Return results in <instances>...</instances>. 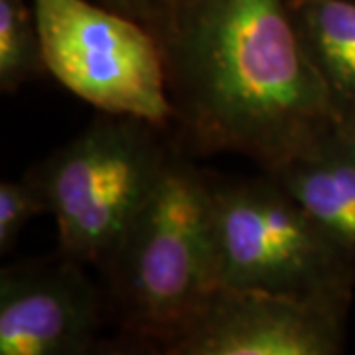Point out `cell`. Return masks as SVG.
<instances>
[{"label": "cell", "instance_id": "6", "mask_svg": "<svg viewBox=\"0 0 355 355\" xmlns=\"http://www.w3.org/2000/svg\"><path fill=\"white\" fill-rule=\"evenodd\" d=\"M62 253L0 272V355H87L101 336V288Z\"/></svg>", "mask_w": 355, "mask_h": 355}, {"label": "cell", "instance_id": "2", "mask_svg": "<svg viewBox=\"0 0 355 355\" xmlns=\"http://www.w3.org/2000/svg\"><path fill=\"white\" fill-rule=\"evenodd\" d=\"M114 328L166 347L180 342L221 292L211 227V174L176 142L150 200L99 268Z\"/></svg>", "mask_w": 355, "mask_h": 355}, {"label": "cell", "instance_id": "8", "mask_svg": "<svg viewBox=\"0 0 355 355\" xmlns=\"http://www.w3.org/2000/svg\"><path fill=\"white\" fill-rule=\"evenodd\" d=\"M272 176L355 261V135L334 127Z\"/></svg>", "mask_w": 355, "mask_h": 355}, {"label": "cell", "instance_id": "11", "mask_svg": "<svg viewBox=\"0 0 355 355\" xmlns=\"http://www.w3.org/2000/svg\"><path fill=\"white\" fill-rule=\"evenodd\" d=\"M40 214H48V202L36 176L28 170L18 180L0 184V253L12 251L20 233Z\"/></svg>", "mask_w": 355, "mask_h": 355}, {"label": "cell", "instance_id": "9", "mask_svg": "<svg viewBox=\"0 0 355 355\" xmlns=\"http://www.w3.org/2000/svg\"><path fill=\"white\" fill-rule=\"evenodd\" d=\"M298 38L330 111L355 135V0H288Z\"/></svg>", "mask_w": 355, "mask_h": 355}, {"label": "cell", "instance_id": "1", "mask_svg": "<svg viewBox=\"0 0 355 355\" xmlns=\"http://www.w3.org/2000/svg\"><path fill=\"white\" fill-rule=\"evenodd\" d=\"M158 44L186 153L275 172L338 127L288 0H174Z\"/></svg>", "mask_w": 355, "mask_h": 355}, {"label": "cell", "instance_id": "5", "mask_svg": "<svg viewBox=\"0 0 355 355\" xmlns=\"http://www.w3.org/2000/svg\"><path fill=\"white\" fill-rule=\"evenodd\" d=\"M46 71L105 114L172 125L158 40L137 20L87 0H34Z\"/></svg>", "mask_w": 355, "mask_h": 355}, {"label": "cell", "instance_id": "3", "mask_svg": "<svg viewBox=\"0 0 355 355\" xmlns=\"http://www.w3.org/2000/svg\"><path fill=\"white\" fill-rule=\"evenodd\" d=\"M168 127L105 114L30 168L58 225L60 253L101 268L150 200L176 139Z\"/></svg>", "mask_w": 355, "mask_h": 355}, {"label": "cell", "instance_id": "4", "mask_svg": "<svg viewBox=\"0 0 355 355\" xmlns=\"http://www.w3.org/2000/svg\"><path fill=\"white\" fill-rule=\"evenodd\" d=\"M211 227L221 291L349 304L355 261L266 172L211 174Z\"/></svg>", "mask_w": 355, "mask_h": 355}, {"label": "cell", "instance_id": "13", "mask_svg": "<svg viewBox=\"0 0 355 355\" xmlns=\"http://www.w3.org/2000/svg\"><path fill=\"white\" fill-rule=\"evenodd\" d=\"M107 2L109 8L146 26L154 34V38L158 40L164 30L174 0H107Z\"/></svg>", "mask_w": 355, "mask_h": 355}, {"label": "cell", "instance_id": "12", "mask_svg": "<svg viewBox=\"0 0 355 355\" xmlns=\"http://www.w3.org/2000/svg\"><path fill=\"white\" fill-rule=\"evenodd\" d=\"M87 355H170V347L139 331L114 328L109 336H99Z\"/></svg>", "mask_w": 355, "mask_h": 355}, {"label": "cell", "instance_id": "10", "mask_svg": "<svg viewBox=\"0 0 355 355\" xmlns=\"http://www.w3.org/2000/svg\"><path fill=\"white\" fill-rule=\"evenodd\" d=\"M46 73L34 12L22 0H0V89L14 93Z\"/></svg>", "mask_w": 355, "mask_h": 355}, {"label": "cell", "instance_id": "7", "mask_svg": "<svg viewBox=\"0 0 355 355\" xmlns=\"http://www.w3.org/2000/svg\"><path fill=\"white\" fill-rule=\"evenodd\" d=\"M342 306L221 291L170 355H342Z\"/></svg>", "mask_w": 355, "mask_h": 355}]
</instances>
